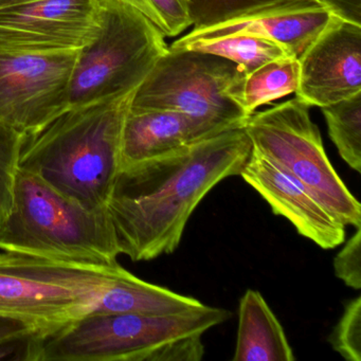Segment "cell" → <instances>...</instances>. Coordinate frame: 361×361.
<instances>
[{
  "label": "cell",
  "mask_w": 361,
  "mask_h": 361,
  "mask_svg": "<svg viewBox=\"0 0 361 361\" xmlns=\"http://www.w3.org/2000/svg\"><path fill=\"white\" fill-rule=\"evenodd\" d=\"M25 141L26 137L0 122V225L11 207L14 181Z\"/></svg>",
  "instance_id": "7402d4cb"
},
{
  "label": "cell",
  "mask_w": 361,
  "mask_h": 361,
  "mask_svg": "<svg viewBox=\"0 0 361 361\" xmlns=\"http://www.w3.org/2000/svg\"><path fill=\"white\" fill-rule=\"evenodd\" d=\"M295 97L324 107L361 92V26L331 16L299 59Z\"/></svg>",
  "instance_id": "8fae6325"
},
{
  "label": "cell",
  "mask_w": 361,
  "mask_h": 361,
  "mask_svg": "<svg viewBox=\"0 0 361 361\" xmlns=\"http://www.w3.org/2000/svg\"><path fill=\"white\" fill-rule=\"evenodd\" d=\"M0 249L80 263L113 264L120 255L107 208L87 209L18 169Z\"/></svg>",
  "instance_id": "277c9868"
},
{
  "label": "cell",
  "mask_w": 361,
  "mask_h": 361,
  "mask_svg": "<svg viewBox=\"0 0 361 361\" xmlns=\"http://www.w3.org/2000/svg\"><path fill=\"white\" fill-rule=\"evenodd\" d=\"M345 242V240H344ZM336 276L346 286L359 290L361 288V227L348 238L343 248L334 259Z\"/></svg>",
  "instance_id": "cb8c5ba5"
},
{
  "label": "cell",
  "mask_w": 361,
  "mask_h": 361,
  "mask_svg": "<svg viewBox=\"0 0 361 361\" xmlns=\"http://www.w3.org/2000/svg\"><path fill=\"white\" fill-rule=\"evenodd\" d=\"M164 37L130 4L99 0L98 33L78 51L71 75V109L136 90L168 52Z\"/></svg>",
  "instance_id": "8992f818"
},
{
  "label": "cell",
  "mask_w": 361,
  "mask_h": 361,
  "mask_svg": "<svg viewBox=\"0 0 361 361\" xmlns=\"http://www.w3.org/2000/svg\"><path fill=\"white\" fill-rule=\"evenodd\" d=\"M336 352L348 361H361V297L357 295L344 307L339 322L329 339Z\"/></svg>",
  "instance_id": "603a6c76"
},
{
  "label": "cell",
  "mask_w": 361,
  "mask_h": 361,
  "mask_svg": "<svg viewBox=\"0 0 361 361\" xmlns=\"http://www.w3.org/2000/svg\"><path fill=\"white\" fill-rule=\"evenodd\" d=\"M331 14L319 0H298L272 8L240 22L192 30L170 47H185L198 39H217L235 33L267 37L299 59L331 20Z\"/></svg>",
  "instance_id": "4fadbf2b"
},
{
  "label": "cell",
  "mask_w": 361,
  "mask_h": 361,
  "mask_svg": "<svg viewBox=\"0 0 361 361\" xmlns=\"http://www.w3.org/2000/svg\"><path fill=\"white\" fill-rule=\"evenodd\" d=\"M181 48L208 52L227 59L235 63L245 75H249L266 63L285 56H293L276 42L249 33H235L217 39H198Z\"/></svg>",
  "instance_id": "ac0fdd59"
},
{
  "label": "cell",
  "mask_w": 361,
  "mask_h": 361,
  "mask_svg": "<svg viewBox=\"0 0 361 361\" xmlns=\"http://www.w3.org/2000/svg\"><path fill=\"white\" fill-rule=\"evenodd\" d=\"M331 16L361 26V0H319Z\"/></svg>",
  "instance_id": "484cf974"
},
{
  "label": "cell",
  "mask_w": 361,
  "mask_h": 361,
  "mask_svg": "<svg viewBox=\"0 0 361 361\" xmlns=\"http://www.w3.org/2000/svg\"><path fill=\"white\" fill-rule=\"evenodd\" d=\"M252 152L244 126L121 169L106 204L120 255L151 261L178 248L190 217Z\"/></svg>",
  "instance_id": "6da1fadb"
},
{
  "label": "cell",
  "mask_w": 361,
  "mask_h": 361,
  "mask_svg": "<svg viewBox=\"0 0 361 361\" xmlns=\"http://www.w3.org/2000/svg\"><path fill=\"white\" fill-rule=\"evenodd\" d=\"M223 132L177 111L130 107L122 128L120 168L160 157Z\"/></svg>",
  "instance_id": "5bb4252c"
},
{
  "label": "cell",
  "mask_w": 361,
  "mask_h": 361,
  "mask_svg": "<svg viewBox=\"0 0 361 361\" xmlns=\"http://www.w3.org/2000/svg\"><path fill=\"white\" fill-rule=\"evenodd\" d=\"M310 105L297 97L249 116L252 149L300 181L344 226L361 227V206L329 161Z\"/></svg>",
  "instance_id": "52a82bcc"
},
{
  "label": "cell",
  "mask_w": 361,
  "mask_h": 361,
  "mask_svg": "<svg viewBox=\"0 0 361 361\" xmlns=\"http://www.w3.org/2000/svg\"><path fill=\"white\" fill-rule=\"evenodd\" d=\"M124 268L25 253H0V314L39 333L90 314ZM37 333V334H39Z\"/></svg>",
  "instance_id": "5b68a950"
},
{
  "label": "cell",
  "mask_w": 361,
  "mask_h": 361,
  "mask_svg": "<svg viewBox=\"0 0 361 361\" xmlns=\"http://www.w3.org/2000/svg\"><path fill=\"white\" fill-rule=\"evenodd\" d=\"M204 305L195 298L141 280L123 269L88 314H171Z\"/></svg>",
  "instance_id": "2e32d148"
},
{
  "label": "cell",
  "mask_w": 361,
  "mask_h": 361,
  "mask_svg": "<svg viewBox=\"0 0 361 361\" xmlns=\"http://www.w3.org/2000/svg\"><path fill=\"white\" fill-rule=\"evenodd\" d=\"M299 60L285 56L262 65L234 88L233 98L248 116L259 106L295 94L299 86Z\"/></svg>",
  "instance_id": "e0dca14e"
},
{
  "label": "cell",
  "mask_w": 361,
  "mask_h": 361,
  "mask_svg": "<svg viewBox=\"0 0 361 361\" xmlns=\"http://www.w3.org/2000/svg\"><path fill=\"white\" fill-rule=\"evenodd\" d=\"M138 10L166 37H174L192 26L188 0H123Z\"/></svg>",
  "instance_id": "44dd1931"
},
{
  "label": "cell",
  "mask_w": 361,
  "mask_h": 361,
  "mask_svg": "<svg viewBox=\"0 0 361 361\" xmlns=\"http://www.w3.org/2000/svg\"><path fill=\"white\" fill-rule=\"evenodd\" d=\"M240 176L266 200L272 212L288 219L298 233L322 249L345 240V226L284 169L251 152Z\"/></svg>",
  "instance_id": "7c38bea8"
},
{
  "label": "cell",
  "mask_w": 361,
  "mask_h": 361,
  "mask_svg": "<svg viewBox=\"0 0 361 361\" xmlns=\"http://www.w3.org/2000/svg\"><path fill=\"white\" fill-rule=\"evenodd\" d=\"M298 0H188L193 30L240 22Z\"/></svg>",
  "instance_id": "ffe728a7"
},
{
  "label": "cell",
  "mask_w": 361,
  "mask_h": 361,
  "mask_svg": "<svg viewBox=\"0 0 361 361\" xmlns=\"http://www.w3.org/2000/svg\"><path fill=\"white\" fill-rule=\"evenodd\" d=\"M78 51H0V122L29 138L68 111Z\"/></svg>",
  "instance_id": "9c48e42d"
},
{
  "label": "cell",
  "mask_w": 361,
  "mask_h": 361,
  "mask_svg": "<svg viewBox=\"0 0 361 361\" xmlns=\"http://www.w3.org/2000/svg\"><path fill=\"white\" fill-rule=\"evenodd\" d=\"M99 30V0H37L0 10V51H75Z\"/></svg>",
  "instance_id": "30bf717a"
},
{
  "label": "cell",
  "mask_w": 361,
  "mask_h": 361,
  "mask_svg": "<svg viewBox=\"0 0 361 361\" xmlns=\"http://www.w3.org/2000/svg\"><path fill=\"white\" fill-rule=\"evenodd\" d=\"M134 94L65 111L26 138L18 169L85 208H106L121 169L122 128Z\"/></svg>",
  "instance_id": "3957f363"
},
{
  "label": "cell",
  "mask_w": 361,
  "mask_h": 361,
  "mask_svg": "<svg viewBox=\"0 0 361 361\" xmlns=\"http://www.w3.org/2000/svg\"><path fill=\"white\" fill-rule=\"evenodd\" d=\"M234 361H293L284 329L259 291L248 289L238 306Z\"/></svg>",
  "instance_id": "9a60e30c"
},
{
  "label": "cell",
  "mask_w": 361,
  "mask_h": 361,
  "mask_svg": "<svg viewBox=\"0 0 361 361\" xmlns=\"http://www.w3.org/2000/svg\"><path fill=\"white\" fill-rule=\"evenodd\" d=\"M39 333L32 325L0 314V348L32 337Z\"/></svg>",
  "instance_id": "d4e9b609"
},
{
  "label": "cell",
  "mask_w": 361,
  "mask_h": 361,
  "mask_svg": "<svg viewBox=\"0 0 361 361\" xmlns=\"http://www.w3.org/2000/svg\"><path fill=\"white\" fill-rule=\"evenodd\" d=\"M33 1H37V0H0V10L33 3Z\"/></svg>",
  "instance_id": "4316f807"
},
{
  "label": "cell",
  "mask_w": 361,
  "mask_h": 361,
  "mask_svg": "<svg viewBox=\"0 0 361 361\" xmlns=\"http://www.w3.org/2000/svg\"><path fill=\"white\" fill-rule=\"evenodd\" d=\"M230 312L206 305L171 314H86L25 341L29 361H200L202 336Z\"/></svg>",
  "instance_id": "7a4b0ae2"
},
{
  "label": "cell",
  "mask_w": 361,
  "mask_h": 361,
  "mask_svg": "<svg viewBox=\"0 0 361 361\" xmlns=\"http://www.w3.org/2000/svg\"><path fill=\"white\" fill-rule=\"evenodd\" d=\"M329 134L348 166L361 172V92L321 107Z\"/></svg>",
  "instance_id": "d6986e66"
},
{
  "label": "cell",
  "mask_w": 361,
  "mask_h": 361,
  "mask_svg": "<svg viewBox=\"0 0 361 361\" xmlns=\"http://www.w3.org/2000/svg\"><path fill=\"white\" fill-rule=\"evenodd\" d=\"M245 75L221 56L169 47L135 90L130 109L177 111L221 130L240 128L249 116L232 94Z\"/></svg>",
  "instance_id": "ba28073f"
}]
</instances>
